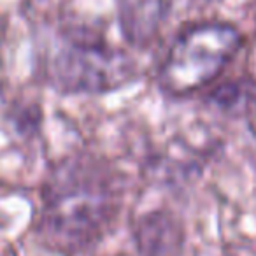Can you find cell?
Segmentation results:
<instances>
[{"label":"cell","mask_w":256,"mask_h":256,"mask_svg":"<svg viewBox=\"0 0 256 256\" xmlns=\"http://www.w3.org/2000/svg\"><path fill=\"white\" fill-rule=\"evenodd\" d=\"M124 58L104 44L70 40L54 54L51 76L67 92H100L123 82L130 72Z\"/></svg>","instance_id":"3957f363"},{"label":"cell","mask_w":256,"mask_h":256,"mask_svg":"<svg viewBox=\"0 0 256 256\" xmlns=\"http://www.w3.org/2000/svg\"><path fill=\"white\" fill-rule=\"evenodd\" d=\"M53 184L44 209L48 235L67 248L96 237L112 210V192L68 168Z\"/></svg>","instance_id":"7a4b0ae2"},{"label":"cell","mask_w":256,"mask_h":256,"mask_svg":"<svg viewBox=\"0 0 256 256\" xmlns=\"http://www.w3.org/2000/svg\"><path fill=\"white\" fill-rule=\"evenodd\" d=\"M170 0H120L123 34L130 42L146 46L160 28Z\"/></svg>","instance_id":"277c9868"},{"label":"cell","mask_w":256,"mask_h":256,"mask_svg":"<svg viewBox=\"0 0 256 256\" xmlns=\"http://www.w3.org/2000/svg\"><path fill=\"white\" fill-rule=\"evenodd\" d=\"M240 46L237 28L228 23H198L182 30L160 67V84L170 95H186L220 76Z\"/></svg>","instance_id":"6da1fadb"}]
</instances>
